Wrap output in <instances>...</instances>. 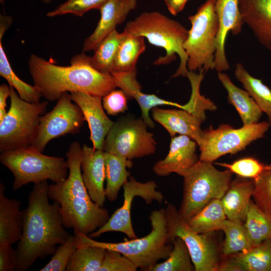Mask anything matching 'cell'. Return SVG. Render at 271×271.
Returning <instances> with one entry per match:
<instances>
[{
    "mask_svg": "<svg viewBox=\"0 0 271 271\" xmlns=\"http://www.w3.org/2000/svg\"><path fill=\"white\" fill-rule=\"evenodd\" d=\"M48 185L47 181L35 183L29 194L28 206L23 210L22 234L15 249V270H27L37 259L53 255L71 235L63 224L60 204L49 202Z\"/></svg>",
    "mask_w": 271,
    "mask_h": 271,
    "instance_id": "6da1fadb",
    "label": "cell"
},
{
    "mask_svg": "<svg viewBox=\"0 0 271 271\" xmlns=\"http://www.w3.org/2000/svg\"><path fill=\"white\" fill-rule=\"evenodd\" d=\"M28 65L34 86L48 101L57 100L68 92L103 97L117 87L112 74L95 69L83 52L73 57L69 66L56 65L36 54L30 56Z\"/></svg>",
    "mask_w": 271,
    "mask_h": 271,
    "instance_id": "7a4b0ae2",
    "label": "cell"
},
{
    "mask_svg": "<svg viewBox=\"0 0 271 271\" xmlns=\"http://www.w3.org/2000/svg\"><path fill=\"white\" fill-rule=\"evenodd\" d=\"M82 149L78 142L72 143L66 154L68 176L60 182L48 185L50 199L61 206L66 228L77 229L88 235L102 227L109 218L108 211L91 199L81 173Z\"/></svg>",
    "mask_w": 271,
    "mask_h": 271,
    "instance_id": "3957f363",
    "label": "cell"
},
{
    "mask_svg": "<svg viewBox=\"0 0 271 271\" xmlns=\"http://www.w3.org/2000/svg\"><path fill=\"white\" fill-rule=\"evenodd\" d=\"M124 30L148 39L155 46L164 48L166 54L154 62L156 65L168 64L174 61L177 55L180 64L172 77H186L188 56L183 44L189 33L180 22L158 12H144L127 22Z\"/></svg>",
    "mask_w": 271,
    "mask_h": 271,
    "instance_id": "277c9868",
    "label": "cell"
},
{
    "mask_svg": "<svg viewBox=\"0 0 271 271\" xmlns=\"http://www.w3.org/2000/svg\"><path fill=\"white\" fill-rule=\"evenodd\" d=\"M149 220L152 229L148 235L121 242L98 241L76 229H73V233L78 244L97 246L118 251L138 268L145 270L160 260L166 259L173 248L169 240L165 209L153 211Z\"/></svg>",
    "mask_w": 271,
    "mask_h": 271,
    "instance_id": "5b68a950",
    "label": "cell"
},
{
    "mask_svg": "<svg viewBox=\"0 0 271 271\" xmlns=\"http://www.w3.org/2000/svg\"><path fill=\"white\" fill-rule=\"evenodd\" d=\"M232 173L216 169L212 162L199 160L183 175V193L180 208L186 221L214 199H221L229 188Z\"/></svg>",
    "mask_w": 271,
    "mask_h": 271,
    "instance_id": "8992f818",
    "label": "cell"
},
{
    "mask_svg": "<svg viewBox=\"0 0 271 271\" xmlns=\"http://www.w3.org/2000/svg\"><path fill=\"white\" fill-rule=\"evenodd\" d=\"M0 161L14 176V191L30 183L48 180L54 183L60 182L69 174L68 166L64 158L44 155L31 147L3 151Z\"/></svg>",
    "mask_w": 271,
    "mask_h": 271,
    "instance_id": "52a82bcc",
    "label": "cell"
},
{
    "mask_svg": "<svg viewBox=\"0 0 271 271\" xmlns=\"http://www.w3.org/2000/svg\"><path fill=\"white\" fill-rule=\"evenodd\" d=\"M215 0H207L197 12L188 17L191 26L183 44L188 71L204 72L214 69L219 21L215 11Z\"/></svg>",
    "mask_w": 271,
    "mask_h": 271,
    "instance_id": "ba28073f",
    "label": "cell"
},
{
    "mask_svg": "<svg viewBox=\"0 0 271 271\" xmlns=\"http://www.w3.org/2000/svg\"><path fill=\"white\" fill-rule=\"evenodd\" d=\"M10 87V107L0 120L1 152L31 147L37 133L40 117L48 104V101L24 100L13 87Z\"/></svg>",
    "mask_w": 271,
    "mask_h": 271,
    "instance_id": "9c48e42d",
    "label": "cell"
},
{
    "mask_svg": "<svg viewBox=\"0 0 271 271\" xmlns=\"http://www.w3.org/2000/svg\"><path fill=\"white\" fill-rule=\"evenodd\" d=\"M270 126L268 121L243 125L234 128L221 124L216 129L212 127L202 130L199 146V160L213 162L219 157L235 154L244 150L252 142L264 137Z\"/></svg>",
    "mask_w": 271,
    "mask_h": 271,
    "instance_id": "30bf717a",
    "label": "cell"
},
{
    "mask_svg": "<svg viewBox=\"0 0 271 271\" xmlns=\"http://www.w3.org/2000/svg\"><path fill=\"white\" fill-rule=\"evenodd\" d=\"M147 123L131 115L114 122L105 140L103 151L131 160L154 154L157 142Z\"/></svg>",
    "mask_w": 271,
    "mask_h": 271,
    "instance_id": "8fae6325",
    "label": "cell"
},
{
    "mask_svg": "<svg viewBox=\"0 0 271 271\" xmlns=\"http://www.w3.org/2000/svg\"><path fill=\"white\" fill-rule=\"evenodd\" d=\"M165 210L169 242L173 244L176 237L184 241L195 270L217 271L221 260L218 246L211 236L212 232L199 233L194 231L173 204H168Z\"/></svg>",
    "mask_w": 271,
    "mask_h": 271,
    "instance_id": "7c38bea8",
    "label": "cell"
},
{
    "mask_svg": "<svg viewBox=\"0 0 271 271\" xmlns=\"http://www.w3.org/2000/svg\"><path fill=\"white\" fill-rule=\"evenodd\" d=\"M85 120L81 108L72 101L70 93L64 92L52 110L41 116L37 133L31 147L42 153L52 139L79 132Z\"/></svg>",
    "mask_w": 271,
    "mask_h": 271,
    "instance_id": "4fadbf2b",
    "label": "cell"
},
{
    "mask_svg": "<svg viewBox=\"0 0 271 271\" xmlns=\"http://www.w3.org/2000/svg\"><path fill=\"white\" fill-rule=\"evenodd\" d=\"M157 184L154 181L142 183L130 176L123 186V202L122 206L114 212L102 227L90 233L88 236L94 238L106 232L117 231L124 233L131 239L137 238L131 223L132 202L136 197H140L147 204H151L154 201L162 203L164 197L157 190Z\"/></svg>",
    "mask_w": 271,
    "mask_h": 271,
    "instance_id": "5bb4252c",
    "label": "cell"
},
{
    "mask_svg": "<svg viewBox=\"0 0 271 271\" xmlns=\"http://www.w3.org/2000/svg\"><path fill=\"white\" fill-rule=\"evenodd\" d=\"M215 11L219 21L216 38L214 69L218 72L229 69L225 54V42L230 32L233 35L241 33L243 21L239 8V0H215Z\"/></svg>",
    "mask_w": 271,
    "mask_h": 271,
    "instance_id": "9a60e30c",
    "label": "cell"
},
{
    "mask_svg": "<svg viewBox=\"0 0 271 271\" xmlns=\"http://www.w3.org/2000/svg\"><path fill=\"white\" fill-rule=\"evenodd\" d=\"M70 95L72 101L81 108L88 123L93 148L103 150L106 136L114 122L107 116L104 110L102 97L83 92H72Z\"/></svg>",
    "mask_w": 271,
    "mask_h": 271,
    "instance_id": "2e32d148",
    "label": "cell"
},
{
    "mask_svg": "<svg viewBox=\"0 0 271 271\" xmlns=\"http://www.w3.org/2000/svg\"><path fill=\"white\" fill-rule=\"evenodd\" d=\"M197 143L185 135L171 138L169 151L166 157L155 164L153 170L160 177L175 173L182 177L198 161Z\"/></svg>",
    "mask_w": 271,
    "mask_h": 271,
    "instance_id": "e0dca14e",
    "label": "cell"
},
{
    "mask_svg": "<svg viewBox=\"0 0 271 271\" xmlns=\"http://www.w3.org/2000/svg\"><path fill=\"white\" fill-rule=\"evenodd\" d=\"M137 0H107L98 10L100 18L93 33L84 40L82 52L93 50L134 10Z\"/></svg>",
    "mask_w": 271,
    "mask_h": 271,
    "instance_id": "ac0fdd59",
    "label": "cell"
},
{
    "mask_svg": "<svg viewBox=\"0 0 271 271\" xmlns=\"http://www.w3.org/2000/svg\"><path fill=\"white\" fill-rule=\"evenodd\" d=\"M81 173L83 182L91 200L103 207L106 196L104 151L84 145L82 147Z\"/></svg>",
    "mask_w": 271,
    "mask_h": 271,
    "instance_id": "d6986e66",
    "label": "cell"
},
{
    "mask_svg": "<svg viewBox=\"0 0 271 271\" xmlns=\"http://www.w3.org/2000/svg\"><path fill=\"white\" fill-rule=\"evenodd\" d=\"M151 111L154 120L163 126L171 138L177 134L185 135L199 144L202 131L201 124L204 119L184 109H164L157 106Z\"/></svg>",
    "mask_w": 271,
    "mask_h": 271,
    "instance_id": "ffe728a7",
    "label": "cell"
},
{
    "mask_svg": "<svg viewBox=\"0 0 271 271\" xmlns=\"http://www.w3.org/2000/svg\"><path fill=\"white\" fill-rule=\"evenodd\" d=\"M137 69L127 72H115L113 73V76L117 87L123 91L128 99H134L137 101L141 110L142 118L149 127L154 128L155 126L149 114L154 107L170 105L181 109L184 108V105L165 100L155 94L143 93L141 90V85L137 79Z\"/></svg>",
    "mask_w": 271,
    "mask_h": 271,
    "instance_id": "44dd1931",
    "label": "cell"
},
{
    "mask_svg": "<svg viewBox=\"0 0 271 271\" xmlns=\"http://www.w3.org/2000/svg\"><path fill=\"white\" fill-rule=\"evenodd\" d=\"M239 8L244 24L271 52V0H239Z\"/></svg>",
    "mask_w": 271,
    "mask_h": 271,
    "instance_id": "7402d4cb",
    "label": "cell"
},
{
    "mask_svg": "<svg viewBox=\"0 0 271 271\" xmlns=\"http://www.w3.org/2000/svg\"><path fill=\"white\" fill-rule=\"evenodd\" d=\"M5 188L0 184V245L13 244L22 236L24 216L21 202L5 194Z\"/></svg>",
    "mask_w": 271,
    "mask_h": 271,
    "instance_id": "603a6c76",
    "label": "cell"
},
{
    "mask_svg": "<svg viewBox=\"0 0 271 271\" xmlns=\"http://www.w3.org/2000/svg\"><path fill=\"white\" fill-rule=\"evenodd\" d=\"M254 189L251 179L237 177L220 199L227 219L244 222Z\"/></svg>",
    "mask_w": 271,
    "mask_h": 271,
    "instance_id": "cb8c5ba5",
    "label": "cell"
},
{
    "mask_svg": "<svg viewBox=\"0 0 271 271\" xmlns=\"http://www.w3.org/2000/svg\"><path fill=\"white\" fill-rule=\"evenodd\" d=\"M218 78L227 91L228 102L238 112L243 125L257 123L262 112L247 91L234 85L223 72H218Z\"/></svg>",
    "mask_w": 271,
    "mask_h": 271,
    "instance_id": "d4e9b609",
    "label": "cell"
},
{
    "mask_svg": "<svg viewBox=\"0 0 271 271\" xmlns=\"http://www.w3.org/2000/svg\"><path fill=\"white\" fill-rule=\"evenodd\" d=\"M104 164L106 185V198L113 202L117 199L121 187L128 181L130 172L127 170L132 163L123 157L104 152Z\"/></svg>",
    "mask_w": 271,
    "mask_h": 271,
    "instance_id": "484cf974",
    "label": "cell"
},
{
    "mask_svg": "<svg viewBox=\"0 0 271 271\" xmlns=\"http://www.w3.org/2000/svg\"><path fill=\"white\" fill-rule=\"evenodd\" d=\"M227 219L220 199H214L187 221L189 226L199 233L222 230Z\"/></svg>",
    "mask_w": 271,
    "mask_h": 271,
    "instance_id": "4316f807",
    "label": "cell"
},
{
    "mask_svg": "<svg viewBox=\"0 0 271 271\" xmlns=\"http://www.w3.org/2000/svg\"><path fill=\"white\" fill-rule=\"evenodd\" d=\"M124 31L125 36L118 47L111 72H127L137 69L138 59L146 50L144 37Z\"/></svg>",
    "mask_w": 271,
    "mask_h": 271,
    "instance_id": "83f0119b",
    "label": "cell"
},
{
    "mask_svg": "<svg viewBox=\"0 0 271 271\" xmlns=\"http://www.w3.org/2000/svg\"><path fill=\"white\" fill-rule=\"evenodd\" d=\"M234 74L261 111L267 115L271 126V90L261 79L251 76L240 63L236 64Z\"/></svg>",
    "mask_w": 271,
    "mask_h": 271,
    "instance_id": "f1b7e54d",
    "label": "cell"
},
{
    "mask_svg": "<svg viewBox=\"0 0 271 271\" xmlns=\"http://www.w3.org/2000/svg\"><path fill=\"white\" fill-rule=\"evenodd\" d=\"M125 32H118L116 29L107 35L93 50L94 54L90 57V63L99 72L111 73L118 47Z\"/></svg>",
    "mask_w": 271,
    "mask_h": 271,
    "instance_id": "f546056e",
    "label": "cell"
},
{
    "mask_svg": "<svg viewBox=\"0 0 271 271\" xmlns=\"http://www.w3.org/2000/svg\"><path fill=\"white\" fill-rule=\"evenodd\" d=\"M222 231L225 234L222 248L224 256L246 251L254 245L243 222L226 219Z\"/></svg>",
    "mask_w": 271,
    "mask_h": 271,
    "instance_id": "4dcf8cb0",
    "label": "cell"
},
{
    "mask_svg": "<svg viewBox=\"0 0 271 271\" xmlns=\"http://www.w3.org/2000/svg\"><path fill=\"white\" fill-rule=\"evenodd\" d=\"M106 249L101 247L78 244L73 252L66 271H99Z\"/></svg>",
    "mask_w": 271,
    "mask_h": 271,
    "instance_id": "1f68e13d",
    "label": "cell"
},
{
    "mask_svg": "<svg viewBox=\"0 0 271 271\" xmlns=\"http://www.w3.org/2000/svg\"><path fill=\"white\" fill-rule=\"evenodd\" d=\"M246 271H271V239L254 245L249 250L230 255Z\"/></svg>",
    "mask_w": 271,
    "mask_h": 271,
    "instance_id": "d6a6232c",
    "label": "cell"
},
{
    "mask_svg": "<svg viewBox=\"0 0 271 271\" xmlns=\"http://www.w3.org/2000/svg\"><path fill=\"white\" fill-rule=\"evenodd\" d=\"M173 248L166 260L147 268L145 271H192L195 267L188 249L180 237L175 238Z\"/></svg>",
    "mask_w": 271,
    "mask_h": 271,
    "instance_id": "836d02e7",
    "label": "cell"
},
{
    "mask_svg": "<svg viewBox=\"0 0 271 271\" xmlns=\"http://www.w3.org/2000/svg\"><path fill=\"white\" fill-rule=\"evenodd\" d=\"M3 46L0 40V76L8 81L10 86L16 90L23 100L30 102H39L41 94L34 85L24 82L15 74Z\"/></svg>",
    "mask_w": 271,
    "mask_h": 271,
    "instance_id": "e575fe53",
    "label": "cell"
},
{
    "mask_svg": "<svg viewBox=\"0 0 271 271\" xmlns=\"http://www.w3.org/2000/svg\"><path fill=\"white\" fill-rule=\"evenodd\" d=\"M244 224L253 245L271 239V217L261 211L252 200Z\"/></svg>",
    "mask_w": 271,
    "mask_h": 271,
    "instance_id": "d590c367",
    "label": "cell"
},
{
    "mask_svg": "<svg viewBox=\"0 0 271 271\" xmlns=\"http://www.w3.org/2000/svg\"><path fill=\"white\" fill-rule=\"evenodd\" d=\"M252 180L253 202L261 211L271 217V164Z\"/></svg>",
    "mask_w": 271,
    "mask_h": 271,
    "instance_id": "8d00e7d4",
    "label": "cell"
},
{
    "mask_svg": "<svg viewBox=\"0 0 271 271\" xmlns=\"http://www.w3.org/2000/svg\"><path fill=\"white\" fill-rule=\"evenodd\" d=\"M216 164L227 168L238 177L251 180L257 178L268 166L253 157L241 158L231 164L217 163Z\"/></svg>",
    "mask_w": 271,
    "mask_h": 271,
    "instance_id": "74e56055",
    "label": "cell"
},
{
    "mask_svg": "<svg viewBox=\"0 0 271 271\" xmlns=\"http://www.w3.org/2000/svg\"><path fill=\"white\" fill-rule=\"evenodd\" d=\"M77 246L75 236L71 235L66 241L58 246L51 260L39 271L66 270L71 257Z\"/></svg>",
    "mask_w": 271,
    "mask_h": 271,
    "instance_id": "f35d334b",
    "label": "cell"
},
{
    "mask_svg": "<svg viewBox=\"0 0 271 271\" xmlns=\"http://www.w3.org/2000/svg\"><path fill=\"white\" fill-rule=\"evenodd\" d=\"M107 0H67L49 12L46 16L54 17L66 14L82 17L92 9L99 10Z\"/></svg>",
    "mask_w": 271,
    "mask_h": 271,
    "instance_id": "ab89813d",
    "label": "cell"
},
{
    "mask_svg": "<svg viewBox=\"0 0 271 271\" xmlns=\"http://www.w3.org/2000/svg\"><path fill=\"white\" fill-rule=\"evenodd\" d=\"M138 267L118 251L106 249L99 271H136Z\"/></svg>",
    "mask_w": 271,
    "mask_h": 271,
    "instance_id": "60d3db41",
    "label": "cell"
},
{
    "mask_svg": "<svg viewBox=\"0 0 271 271\" xmlns=\"http://www.w3.org/2000/svg\"><path fill=\"white\" fill-rule=\"evenodd\" d=\"M127 100L122 90L114 89L102 97V103L106 112L114 116L127 110Z\"/></svg>",
    "mask_w": 271,
    "mask_h": 271,
    "instance_id": "b9f144b4",
    "label": "cell"
},
{
    "mask_svg": "<svg viewBox=\"0 0 271 271\" xmlns=\"http://www.w3.org/2000/svg\"><path fill=\"white\" fill-rule=\"evenodd\" d=\"M17 263V254L12 245H0V271L15 270Z\"/></svg>",
    "mask_w": 271,
    "mask_h": 271,
    "instance_id": "7bdbcfd3",
    "label": "cell"
},
{
    "mask_svg": "<svg viewBox=\"0 0 271 271\" xmlns=\"http://www.w3.org/2000/svg\"><path fill=\"white\" fill-rule=\"evenodd\" d=\"M224 256L219 262L217 271H246L243 266L232 255Z\"/></svg>",
    "mask_w": 271,
    "mask_h": 271,
    "instance_id": "ee69618b",
    "label": "cell"
},
{
    "mask_svg": "<svg viewBox=\"0 0 271 271\" xmlns=\"http://www.w3.org/2000/svg\"><path fill=\"white\" fill-rule=\"evenodd\" d=\"M10 95V87L6 84L0 86V120L5 116L7 111L6 110L7 100Z\"/></svg>",
    "mask_w": 271,
    "mask_h": 271,
    "instance_id": "f6af8a7d",
    "label": "cell"
},
{
    "mask_svg": "<svg viewBox=\"0 0 271 271\" xmlns=\"http://www.w3.org/2000/svg\"><path fill=\"white\" fill-rule=\"evenodd\" d=\"M188 0H164L170 13L176 16L181 12Z\"/></svg>",
    "mask_w": 271,
    "mask_h": 271,
    "instance_id": "bcb514c9",
    "label": "cell"
},
{
    "mask_svg": "<svg viewBox=\"0 0 271 271\" xmlns=\"http://www.w3.org/2000/svg\"><path fill=\"white\" fill-rule=\"evenodd\" d=\"M13 22V19L10 16L1 15L0 16V40L11 25Z\"/></svg>",
    "mask_w": 271,
    "mask_h": 271,
    "instance_id": "7dc6e473",
    "label": "cell"
},
{
    "mask_svg": "<svg viewBox=\"0 0 271 271\" xmlns=\"http://www.w3.org/2000/svg\"><path fill=\"white\" fill-rule=\"evenodd\" d=\"M41 2L44 3V4H49V3H51V2L55 1V0H39Z\"/></svg>",
    "mask_w": 271,
    "mask_h": 271,
    "instance_id": "c3c4849f",
    "label": "cell"
}]
</instances>
